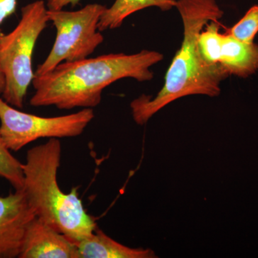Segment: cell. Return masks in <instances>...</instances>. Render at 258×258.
Wrapping results in <instances>:
<instances>
[{
	"mask_svg": "<svg viewBox=\"0 0 258 258\" xmlns=\"http://www.w3.org/2000/svg\"><path fill=\"white\" fill-rule=\"evenodd\" d=\"M157 51L137 53H111L62 62L45 75L35 76L32 106H55L61 110L93 108L101 102L105 88L122 79L139 82L151 81L150 68L163 60Z\"/></svg>",
	"mask_w": 258,
	"mask_h": 258,
	"instance_id": "6da1fadb",
	"label": "cell"
},
{
	"mask_svg": "<svg viewBox=\"0 0 258 258\" xmlns=\"http://www.w3.org/2000/svg\"><path fill=\"white\" fill-rule=\"evenodd\" d=\"M175 8L184 27L181 47L168 69L161 91L154 97L142 94L131 103L132 116L138 125H145L158 111L182 97L218 96L222 81L230 76L221 64H207L198 48L199 35L204 27L223 16L217 2L177 0Z\"/></svg>",
	"mask_w": 258,
	"mask_h": 258,
	"instance_id": "7a4b0ae2",
	"label": "cell"
},
{
	"mask_svg": "<svg viewBox=\"0 0 258 258\" xmlns=\"http://www.w3.org/2000/svg\"><path fill=\"white\" fill-rule=\"evenodd\" d=\"M61 154L58 139L29 149L23 163V191L35 216L77 244L96 230L97 224L83 207L78 187L68 194L61 190Z\"/></svg>",
	"mask_w": 258,
	"mask_h": 258,
	"instance_id": "3957f363",
	"label": "cell"
},
{
	"mask_svg": "<svg viewBox=\"0 0 258 258\" xmlns=\"http://www.w3.org/2000/svg\"><path fill=\"white\" fill-rule=\"evenodd\" d=\"M46 3L37 0L21 10V18L14 30L0 37V66L5 79L2 98L21 109L35 73L32 67L34 50L49 23Z\"/></svg>",
	"mask_w": 258,
	"mask_h": 258,
	"instance_id": "277c9868",
	"label": "cell"
},
{
	"mask_svg": "<svg viewBox=\"0 0 258 258\" xmlns=\"http://www.w3.org/2000/svg\"><path fill=\"white\" fill-rule=\"evenodd\" d=\"M105 5L89 4L76 11L47 10L49 21L56 30L53 46L46 59L37 66L35 76L50 72L58 64L87 58L103 43L98 25Z\"/></svg>",
	"mask_w": 258,
	"mask_h": 258,
	"instance_id": "5b68a950",
	"label": "cell"
},
{
	"mask_svg": "<svg viewBox=\"0 0 258 258\" xmlns=\"http://www.w3.org/2000/svg\"><path fill=\"white\" fill-rule=\"evenodd\" d=\"M94 117L93 108L60 116H38L20 111L0 96V136L13 152L39 139L79 137Z\"/></svg>",
	"mask_w": 258,
	"mask_h": 258,
	"instance_id": "8992f818",
	"label": "cell"
},
{
	"mask_svg": "<svg viewBox=\"0 0 258 258\" xmlns=\"http://www.w3.org/2000/svg\"><path fill=\"white\" fill-rule=\"evenodd\" d=\"M35 217L23 189L0 197V257H18L25 231Z\"/></svg>",
	"mask_w": 258,
	"mask_h": 258,
	"instance_id": "52a82bcc",
	"label": "cell"
},
{
	"mask_svg": "<svg viewBox=\"0 0 258 258\" xmlns=\"http://www.w3.org/2000/svg\"><path fill=\"white\" fill-rule=\"evenodd\" d=\"M20 258H79L77 244L35 217L24 235Z\"/></svg>",
	"mask_w": 258,
	"mask_h": 258,
	"instance_id": "ba28073f",
	"label": "cell"
},
{
	"mask_svg": "<svg viewBox=\"0 0 258 258\" xmlns=\"http://www.w3.org/2000/svg\"><path fill=\"white\" fill-rule=\"evenodd\" d=\"M79 258H154L152 249L132 248L96 230L77 243Z\"/></svg>",
	"mask_w": 258,
	"mask_h": 258,
	"instance_id": "9c48e42d",
	"label": "cell"
},
{
	"mask_svg": "<svg viewBox=\"0 0 258 258\" xmlns=\"http://www.w3.org/2000/svg\"><path fill=\"white\" fill-rule=\"evenodd\" d=\"M220 63L229 75L248 77L258 71V45L239 41L226 34L222 39Z\"/></svg>",
	"mask_w": 258,
	"mask_h": 258,
	"instance_id": "30bf717a",
	"label": "cell"
},
{
	"mask_svg": "<svg viewBox=\"0 0 258 258\" xmlns=\"http://www.w3.org/2000/svg\"><path fill=\"white\" fill-rule=\"evenodd\" d=\"M177 0H115L102 14L98 28L99 31L120 28L128 16L151 7H157L162 11L175 8Z\"/></svg>",
	"mask_w": 258,
	"mask_h": 258,
	"instance_id": "8fae6325",
	"label": "cell"
},
{
	"mask_svg": "<svg viewBox=\"0 0 258 258\" xmlns=\"http://www.w3.org/2000/svg\"><path fill=\"white\" fill-rule=\"evenodd\" d=\"M224 35L220 32V25L217 21L210 22L205 31L198 37V48L202 58L207 64L220 63L222 39Z\"/></svg>",
	"mask_w": 258,
	"mask_h": 258,
	"instance_id": "7c38bea8",
	"label": "cell"
},
{
	"mask_svg": "<svg viewBox=\"0 0 258 258\" xmlns=\"http://www.w3.org/2000/svg\"><path fill=\"white\" fill-rule=\"evenodd\" d=\"M0 177L4 178L15 190L23 189V163L12 154L0 136Z\"/></svg>",
	"mask_w": 258,
	"mask_h": 258,
	"instance_id": "4fadbf2b",
	"label": "cell"
},
{
	"mask_svg": "<svg viewBox=\"0 0 258 258\" xmlns=\"http://www.w3.org/2000/svg\"><path fill=\"white\" fill-rule=\"evenodd\" d=\"M257 32L258 5H255L251 8L243 18L230 29L228 34L239 41L252 43Z\"/></svg>",
	"mask_w": 258,
	"mask_h": 258,
	"instance_id": "5bb4252c",
	"label": "cell"
},
{
	"mask_svg": "<svg viewBox=\"0 0 258 258\" xmlns=\"http://www.w3.org/2000/svg\"><path fill=\"white\" fill-rule=\"evenodd\" d=\"M18 0H0V26L7 18H9L16 12ZM3 33L0 28V37Z\"/></svg>",
	"mask_w": 258,
	"mask_h": 258,
	"instance_id": "9a60e30c",
	"label": "cell"
},
{
	"mask_svg": "<svg viewBox=\"0 0 258 258\" xmlns=\"http://www.w3.org/2000/svg\"><path fill=\"white\" fill-rule=\"evenodd\" d=\"M80 1L81 0H47L46 6L48 10H62L69 5L75 6L79 4Z\"/></svg>",
	"mask_w": 258,
	"mask_h": 258,
	"instance_id": "2e32d148",
	"label": "cell"
},
{
	"mask_svg": "<svg viewBox=\"0 0 258 258\" xmlns=\"http://www.w3.org/2000/svg\"><path fill=\"white\" fill-rule=\"evenodd\" d=\"M5 87V79L4 74H3V70H2L1 66H0V96H2L3 92H4Z\"/></svg>",
	"mask_w": 258,
	"mask_h": 258,
	"instance_id": "e0dca14e",
	"label": "cell"
}]
</instances>
